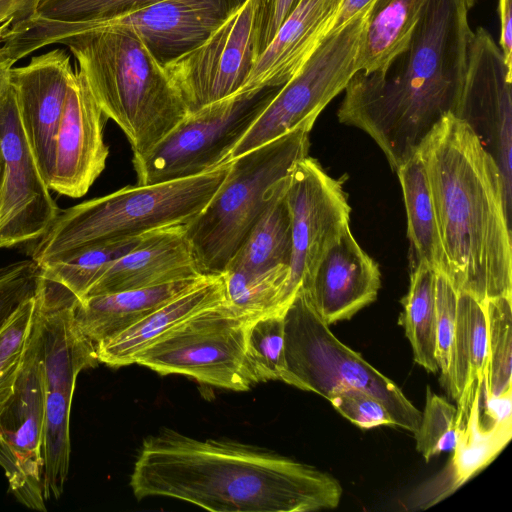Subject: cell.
I'll list each match as a JSON object with an SVG mask.
<instances>
[{
  "label": "cell",
  "instance_id": "7bdbcfd3",
  "mask_svg": "<svg viewBox=\"0 0 512 512\" xmlns=\"http://www.w3.org/2000/svg\"><path fill=\"white\" fill-rule=\"evenodd\" d=\"M375 0H342L333 17L327 35L344 26L357 15L368 10Z\"/></svg>",
  "mask_w": 512,
  "mask_h": 512
},
{
  "label": "cell",
  "instance_id": "277c9868",
  "mask_svg": "<svg viewBox=\"0 0 512 512\" xmlns=\"http://www.w3.org/2000/svg\"><path fill=\"white\" fill-rule=\"evenodd\" d=\"M65 44L96 102L142 155L187 114L185 102L162 63L133 32L99 28L72 34Z\"/></svg>",
  "mask_w": 512,
  "mask_h": 512
},
{
  "label": "cell",
  "instance_id": "4316f807",
  "mask_svg": "<svg viewBox=\"0 0 512 512\" xmlns=\"http://www.w3.org/2000/svg\"><path fill=\"white\" fill-rule=\"evenodd\" d=\"M488 327L485 301L458 291L456 327L452 353L449 395L456 400L458 418L464 426L476 389L487 369Z\"/></svg>",
  "mask_w": 512,
  "mask_h": 512
},
{
  "label": "cell",
  "instance_id": "7dc6e473",
  "mask_svg": "<svg viewBox=\"0 0 512 512\" xmlns=\"http://www.w3.org/2000/svg\"><path fill=\"white\" fill-rule=\"evenodd\" d=\"M464 2H465L467 9L472 8L475 4V0H464Z\"/></svg>",
  "mask_w": 512,
  "mask_h": 512
},
{
  "label": "cell",
  "instance_id": "cb8c5ba5",
  "mask_svg": "<svg viewBox=\"0 0 512 512\" xmlns=\"http://www.w3.org/2000/svg\"><path fill=\"white\" fill-rule=\"evenodd\" d=\"M161 0H41L35 14L11 26L1 49L15 62L58 43L78 27L134 11Z\"/></svg>",
  "mask_w": 512,
  "mask_h": 512
},
{
  "label": "cell",
  "instance_id": "2e32d148",
  "mask_svg": "<svg viewBox=\"0 0 512 512\" xmlns=\"http://www.w3.org/2000/svg\"><path fill=\"white\" fill-rule=\"evenodd\" d=\"M0 248L40 239L60 210L19 119L11 86L0 105Z\"/></svg>",
  "mask_w": 512,
  "mask_h": 512
},
{
  "label": "cell",
  "instance_id": "44dd1931",
  "mask_svg": "<svg viewBox=\"0 0 512 512\" xmlns=\"http://www.w3.org/2000/svg\"><path fill=\"white\" fill-rule=\"evenodd\" d=\"M186 226L171 225L145 233L131 251L110 266L84 297L205 275L197 266Z\"/></svg>",
  "mask_w": 512,
  "mask_h": 512
},
{
  "label": "cell",
  "instance_id": "8992f818",
  "mask_svg": "<svg viewBox=\"0 0 512 512\" xmlns=\"http://www.w3.org/2000/svg\"><path fill=\"white\" fill-rule=\"evenodd\" d=\"M311 129L296 128L229 161L223 182L186 226L202 274L216 275L225 270L295 165L308 156Z\"/></svg>",
  "mask_w": 512,
  "mask_h": 512
},
{
  "label": "cell",
  "instance_id": "ffe728a7",
  "mask_svg": "<svg viewBox=\"0 0 512 512\" xmlns=\"http://www.w3.org/2000/svg\"><path fill=\"white\" fill-rule=\"evenodd\" d=\"M381 286L378 264L347 228L323 253L301 290L328 325L348 320L374 302Z\"/></svg>",
  "mask_w": 512,
  "mask_h": 512
},
{
  "label": "cell",
  "instance_id": "f35d334b",
  "mask_svg": "<svg viewBox=\"0 0 512 512\" xmlns=\"http://www.w3.org/2000/svg\"><path fill=\"white\" fill-rule=\"evenodd\" d=\"M41 273V267L33 259L0 268V331L35 297Z\"/></svg>",
  "mask_w": 512,
  "mask_h": 512
},
{
  "label": "cell",
  "instance_id": "1f68e13d",
  "mask_svg": "<svg viewBox=\"0 0 512 512\" xmlns=\"http://www.w3.org/2000/svg\"><path fill=\"white\" fill-rule=\"evenodd\" d=\"M436 271L423 262H410V284L402 299L399 324L404 328L414 361L431 373L438 372L436 361Z\"/></svg>",
  "mask_w": 512,
  "mask_h": 512
},
{
  "label": "cell",
  "instance_id": "f6af8a7d",
  "mask_svg": "<svg viewBox=\"0 0 512 512\" xmlns=\"http://www.w3.org/2000/svg\"><path fill=\"white\" fill-rule=\"evenodd\" d=\"M15 61L0 48V105L9 89V71Z\"/></svg>",
  "mask_w": 512,
  "mask_h": 512
},
{
  "label": "cell",
  "instance_id": "83f0119b",
  "mask_svg": "<svg viewBox=\"0 0 512 512\" xmlns=\"http://www.w3.org/2000/svg\"><path fill=\"white\" fill-rule=\"evenodd\" d=\"M427 0H375L367 15L357 55L358 71L383 73L402 54Z\"/></svg>",
  "mask_w": 512,
  "mask_h": 512
},
{
  "label": "cell",
  "instance_id": "7c38bea8",
  "mask_svg": "<svg viewBox=\"0 0 512 512\" xmlns=\"http://www.w3.org/2000/svg\"><path fill=\"white\" fill-rule=\"evenodd\" d=\"M44 391L36 313L18 378L0 406V466L16 499L46 511L43 495Z\"/></svg>",
  "mask_w": 512,
  "mask_h": 512
},
{
  "label": "cell",
  "instance_id": "ab89813d",
  "mask_svg": "<svg viewBox=\"0 0 512 512\" xmlns=\"http://www.w3.org/2000/svg\"><path fill=\"white\" fill-rule=\"evenodd\" d=\"M328 401L338 413L360 428L395 426L383 403L363 390L347 389L333 395Z\"/></svg>",
  "mask_w": 512,
  "mask_h": 512
},
{
  "label": "cell",
  "instance_id": "603a6c76",
  "mask_svg": "<svg viewBox=\"0 0 512 512\" xmlns=\"http://www.w3.org/2000/svg\"><path fill=\"white\" fill-rule=\"evenodd\" d=\"M480 388L474 393L467 421L452 450V457L439 473L412 492L407 509H426L450 496L487 467L511 439L512 421H482L479 410Z\"/></svg>",
  "mask_w": 512,
  "mask_h": 512
},
{
  "label": "cell",
  "instance_id": "60d3db41",
  "mask_svg": "<svg viewBox=\"0 0 512 512\" xmlns=\"http://www.w3.org/2000/svg\"><path fill=\"white\" fill-rule=\"evenodd\" d=\"M298 2L299 0H260L255 26L256 59L272 41Z\"/></svg>",
  "mask_w": 512,
  "mask_h": 512
},
{
  "label": "cell",
  "instance_id": "4fadbf2b",
  "mask_svg": "<svg viewBox=\"0 0 512 512\" xmlns=\"http://www.w3.org/2000/svg\"><path fill=\"white\" fill-rule=\"evenodd\" d=\"M260 0H243L209 36L164 63L188 113L238 93L256 61L255 26Z\"/></svg>",
  "mask_w": 512,
  "mask_h": 512
},
{
  "label": "cell",
  "instance_id": "52a82bcc",
  "mask_svg": "<svg viewBox=\"0 0 512 512\" xmlns=\"http://www.w3.org/2000/svg\"><path fill=\"white\" fill-rule=\"evenodd\" d=\"M77 297L41 273L35 295L44 391L43 495L61 496L70 464V412L76 379L100 362L96 346L78 329Z\"/></svg>",
  "mask_w": 512,
  "mask_h": 512
},
{
  "label": "cell",
  "instance_id": "484cf974",
  "mask_svg": "<svg viewBox=\"0 0 512 512\" xmlns=\"http://www.w3.org/2000/svg\"><path fill=\"white\" fill-rule=\"evenodd\" d=\"M206 275L77 299L74 318L95 346L197 285Z\"/></svg>",
  "mask_w": 512,
  "mask_h": 512
},
{
  "label": "cell",
  "instance_id": "ac0fdd59",
  "mask_svg": "<svg viewBox=\"0 0 512 512\" xmlns=\"http://www.w3.org/2000/svg\"><path fill=\"white\" fill-rule=\"evenodd\" d=\"M72 74L70 57L63 49L35 56L9 71L22 129L47 183Z\"/></svg>",
  "mask_w": 512,
  "mask_h": 512
},
{
  "label": "cell",
  "instance_id": "8d00e7d4",
  "mask_svg": "<svg viewBox=\"0 0 512 512\" xmlns=\"http://www.w3.org/2000/svg\"><path fill=\"white\" fill-rule=\"evenodd\" d=\"M35 312L27 301L0 331V406L11 395L23 361Z\"/></svg>",
  "mask_w": 512,
  "mask_h": 512
},
{
  "label": "cell",
  "instance_id": "c3c4849f",
  "mask_svg": "<svg viewBox=\"0 0 512 512\" xmlns=\"http://www.w3.org/2000/svg\"><path fill=\"white\" fill-rule=\"evenodd\" d=\"M1 182H2V159L0 155V189H1Z\"/></svg>",
  "mask_w": 512,
  "mask_h": 512
},
{
  "label": "cell",
  "instance_id": "74e56055",
  "mask_svg": "<svg viewBox=\"0 0 512 512\" xmlns=\"http://www.w3.org/2000/svg\"><path fill=\"white\" fill-rule=\"evenodd\" d=\"M458 291L445 273L436 272V361L440 381L449 393L451 387L452 353L456 327Z\"/></svg>",
  "mask_w": 512,
  "mask_h": 512
},
{
  "label": "cell",
  "instance_id": "9c48e42d",
  "mask_svg": "<svg viewBox=\"0 0 512 512\" xmlns=\"http://www.w3.org/2000/svg\"><path fill=\"white\" fill-rule=\"evenodd\" d=\"M280 87L239 92L188 113L150 150L133 156L137 184L184 179L227 163L233 148Z\"/></svg>",
  "mask_w": 512,
  "mask_h": 512
},
{
  "label": "cell",
  "instance_id": "d6986e66",
  "mask_svg": "<svg viewBox=\"0 0 512 512\" xmlns=\"http://www.w3.org/2000/svg\"><path fill=\"white\" fill-rule=\"evenodd\" d=\"M240 3L161 0L107 20L82 25L70 35L99 28L124 29L135 33L162 63H166L200 44Z\"/></svg>",
  "mask_w": 512,
  "mask_h": 512
},
{
  "label": "cell",
  "instance_id": "e0dca14e",
  "mask_svg": "<svg viewBox=\"0 0 512 512\" xmlns=\"http://www.w3.org/2000/svg\"><path fill=\"white\" fill-rule=\"evenodd\" d=\"M107 119L83 74L73 72L55 139L50 190L72 198L88 192L106 166L109 149L103 129Z\"/></svg>",
  "mask_w": 512,
  "mask_h": 512
},
{
  "label": "cell",
  "instance_id": "5b68a950",
  "mask_svg": "<svg viewBox=\"0 0 512 512\" xmlns=\"http://www.w3.org/2000/svg\"><path fill=\"white\" fill-rule=\"evenodd\" d=\"M228 169L229 162L184 179L126 186L65 209L38 239L32 259L43 265L84 247L188 224L208 204Z\"/></svg>",
  "mask_w": 512,
  "mask_h": 512
},
{
  "label": "cell",
  "instance_id": "3957f363",
  "mask_svg": "<svg viewBox=\"0 0 512 512\" xmlns=\"http://www.w3.org/2000/svg\"><path fill=\"white\" fill-rule=\"evenodd\" d=\"M457 291L512 297V233L499 168L472 128L445 115L418 150Z\"/></svg>",
  "mask_w": 512,
  "mask_h": 512
},
{
  "label": "cell",
  "instance_id": "ba28073f",
  "mask_svg": "<svg viewBox=\"0 0 512 512\" xmlns=\"http://www.w3.org/2000/svg\"><path fill=\"white\" fill-rule=\"evenodd\" d=\"M285 365L280 380L327 400L363 390L383 403L395 426L414 433L421 412L394 381L342 343L299 290L284 313Z\"/></svg>",
  "mask_w": 512,
  "mask_h": 512
},
{
  "label": "cell",
  "instance_id": "6da1fadb",
  "mask_svg": "<svg viewBox=\"0 0 512 512\" xmlns=\"http://www.w3.org/2000/svg\"><path fill=\"white\" fill-rule=\"evenodd\" d=\"M138 500L176 498L216 512L334 509L342 486L328 473L229 440L164 429L142 443L130 479Z\"/></svg>",
  "mask_w": 512,
  "mask_h": 512
},
{
  "label": "cell",
  "instance_id": "836d02e7",
  "mask_svg": "<svg viewBox=\"0 0 512 512\" xmlns=\"http://www.w3.org/2000/svg\"><path fill=\"white\" fill-rule=\"evenodd\" d=\"M485 308L488 358L482 388L498 397L512 391V297L487 299Z\"/></svg>",
  "mask_w": 512,
  "mask_h": 512
},
{
  "label": "cell",
  "instance_id": "b9f144b4",
  "mask_svg": "<svg viewBox=\"0 0 512 512\" xmlns=\"http://www.w3.org/2000/svg\"><path fill=\"white\" fill-rule=\"evenodd\" d=\"M500 18V50L507 68L512 71V0H498Z\"/></svg>",
  "mask_w": 512,
  "mask_h": 512
},
{
  "label": "cell",
  "instance_id": "9a60e30c",
  "mask_svg": "<svg viewBox=\"0 0 512 512\" xmlns=\"http://www.w3.org/2000/svg\"><path fill=\"white\" fill-rule=\"evenodd\" d=\"M343 183L310 156L300 160L289 176L285 196L291 218L292 301L326 249L349 228L351 207Z\"/></svg>",
  "mask_w": 512,
  "mask_h": 512
},
{
  "label": "cell",
  "instance_id": "f1b7e54d",
  "mask_svg": "<svg viewBox=\"0 0 512 512\" xmlns=\"http://www.w3.org/2000/svg\"><path fill=\"white\" fill-rule=\"evenodd\" d=\"M396 173L407 216L410 262H423L436 272L446 273L433 199L419 152L401 165Z\"/></svg>",
  "mask_w": 512,
  "mask_h": 512
},
{
  "label": "cell",
  "instance_id": "e575fe53",
  "mask_svg": "<svg viewBox=\"0 0 512 512\" xmlns=\"http://www.w3.org/2000/svg\"><path fill=\"white\" fill-rule=\"evenodd\" d=\"M245 347L255 384L280 380L285 365L284 314H268L248 321Z\"/></svg>",
  "mask_w": 512,
  "mask_h": 512
},
{
  "label": "cell",
  "instance_id": "8fae6325",
  "mask_svg": "<svg viewBox=\"0 0 512 512\" xmlns=\"http://www.w3.org/2000/svg\"><path fill=\"white\" fill-rule=\"evenodd\" d=\"M247 322L222 302L162 335L134 363L161 375L181 374L201 384L246 391L255 384L246 358Z\"/></svg>",
  "mask_w": 512,
  "mask_h": 512
},
{
  "label": "cell",
  "instance_id": "d590c367",
  "mask_svg": "<svg viewBox=\"0 0 512 512\" xmlns=\"http://www.w3.org/2000/svg\"><path fill=\"white\" fill-rule=\"evenodd\" d=\"M463 427L457 406L427 386L424 411L414 432L416 449L424 459L428 462L442 452L452 451Z\"/></svg>",
  "mask_w": 512,
  "mask_h": 512
},
{
  "label": "cell",
  "instance_id": "d4e9b609",
  "mask_svg": "<svg viewBox=\"0 0 512 512\" xmlns=\"http://www.w3.org/2000/svg\"><path fill=\"white\" fill-rule=\"evenodd\" d=\"M221 274L206 275L197 285L161 305L141 320L96 345L100 363L127 366L162 335L191 316L224 302Z\"/></svg>",
  "mask_w": 512,
  "mask_h": 512
},
{
  "label": "cell",
  "instance_id": "bcb514c9",
  "mask_svg": "<svg viewBox=\"0 0 512 512\" xmlns=\"http://www.w3.org/2000/svg\"><path fill=\"white\" fill-rule=\"evenodd\" d=\"M14 24V18L8 15H0V48L4 42V37Z\"/></svg>",
  "mask_w": 512,
  "mask_h": 512
},
{
  "label": "cell",
  "instance_id": "d6a6232c",
  "mask_svg": "<svg viewBox=\"0 0 512 512\" xmlns=\"http://www.w3.org/2000/svg\"><path fill=\"white\" fill-rule=\"evenodd\" d=\"M143 235L84 247L39 266L44 275L81 299L113 263L139 243Z\"/></svg>",
  "mask_w": 512,
  "mask_h": 512
},
{
  "label": "cell",
  "instance_id": "5bb4252c",
  "mask_svg": "<svg viewBox=\"0 0 512 512\" xmlns=\"http://www.w3.org/2000/svg\"><path fill=\"white\" fill-rule=\"evenodd\" d=\"M512 71L491 34L478 27L467 53L464 82L455 116L475 132L495 160L512 212Z\"/></svg>",
  "mask_w": 512,
  "mask_h": 512
},
{
  "label": "cell",
  "instance_id": "ee69618b",
  "mask_svg": "<svg viewBox=\"0 0 512 512\" xmlns=\"http://www.w3.org/2000/svg\"><path fill=\"white\" fill-rule=\"evenodd\" d=\"M41 0H0V15L14 18V24L31 18Z\"/></svg>",
  "mask_w": 512,
  "mask_h": 512
},
{
  "label": "cell",
  "instance_id": "7402d4cb",
  "mask_svg": "<svg viewBox=\"0 0 512 512\" xmlns=\"http://www.w3.org/2000/svg\"><path fill=\"white\" fill-rule=\"evenodd\" d=\"M341 1L299 0L257 57L239 92H258L286 83L327 36Z\"/></svg>",
  "mask_w": 512,
  "mask_h": 512
},
{
  "label": "cell",
  "instance_id": "30bf717a",
  "mask_svg": "<svg viewBox=\"0 0 512 512\" xmlns=\"http://www.w3.org/2000/svg\"><path fill=\"white\" fill-rule=\"evenodd\" d=\"M369 9L320 42L301 68L277 90L227 162L296 128L313 127L322 110L344 91L358 71V49Z\"/></svg>",
  "mask_w": 512,
  "mask_h": 512
},
{
  "label": "cell",
  "instance_id": "f546056e",
  "mask_svg": "<svg viewBox=\"0 0 512 512\" xmlns=\"http://www.w3.org/2000/svg\"><path fill=\"white\" fill-rule=\"evenodd\" d=\"M288 180L249 230L226 268L267 270L290 266L291 218L285 196Z\"/></svg>",
  "mask_w": 512,
  "mask_h": 512
},
{
  "label": "cell",
  "instance_id": "4dcf8cb0",
  "mask_svg": "<svg viewBox=\"0 0 512 512\" xmlns=\"http://www.w3.org/2000/svg\"><path fill=\"white\" fill-rule=\"evenodd\" d=\"M220 274L225 304L247 321L268 314H284L292 302L289 266L267 270L226 268Z\"/></svg>",
  "mask_w": 512,
  "mask_h": 512
},
{
  "label": "cell",
  "instance_id": "7a4b0ae2",
  "mask_svg": "<svg viewBox=\"0 0 512 512\" xmlns=\"http://www.w3.org/2000/svg\"><path fill=\"white\" fill-rule=\"evenodd\" d=\"M464 0H427L406 50L383 73L357 71L344 89L340 123L361 129L395 172L461 95L473 34Z\"/></svg>",
  "mask_w": 512,
  "mask_h": 512
}]
</instances>
